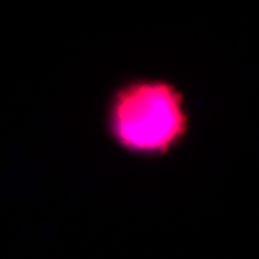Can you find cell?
<instances>
[{
    "label": "cell",
    "instance_id": "cell-1",
    "mask_svg": "<svg viewBox=\"0 0 259 259\" xmlns=\"http://www.w3.org/2000/svg\"><path fill=\"white\" fill-rule=\"evenodd\" d=\"M111 138L141 157L166 156L190 130L186 99L174 83L161 78L130 80L113 93L107 109Z\"/></svg>",
    "mask_w": 259,
    "mask_h": 259
}]
</instances>
